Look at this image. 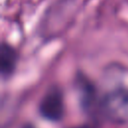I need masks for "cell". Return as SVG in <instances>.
Instances as JSON below:
<instances>
[{
  "mask_svg": "<svg viewBox=\"0 0 128 128\" xmlns=\"http://www.w3.org/2000/svg\"><path fill=\"white\" fill-rule=\"evenodd\" d=\"M29 128H31V127H29Z\"/></svg>",
  "mask_w": 128,
  "mask_h": 128,
  "instance_id": "277c9868",
  "label": "cell"
},
{
  "mask_svg": "<svg viewBox=\"0 0 128 128\" xmlns=\"http://www.w3.org/2000/svg\"><path fill=\"white\" fill-rule=\"evenodd\" d=\"M40 113L46 119L58 121L64 114V101L61 91L57 87L51 88L44 95L40 103Z\"/></svg>",
  "mask_w": 128,
  "mask_h": 128,
  "instance_id": "7a4b0ae2",
  "label": "cell"
},
{
  "mask_svg": "<svg viewBox=\"0 0 128 128\" xmlns=\"http://www.w3.org/2000/svg\"><path fill=\"white\" fill-rule=\"evenodd\" d=\"M17 61V54L15 50L8 44H2L0 49V64L1 72L4 76L10 75L15 68Z\"/></svg>",
  "mask_w": 128,
  "mask_h": 128,
  "instance_id": "3957f363",
  "label": "cell"
},
{
  "mask_svg": "<svg viewBox=\"0 0 128 128\" xmlns=\"http://www.w3.org/2000/svg\"><path fill=\"white\" fill-rule=\"evenodd\" d=\"M105 115L113 122H128V90L117 89L110 92L103 101Z\"/></svg>",
  "mask_w": 128,
  "mask_h": 128,
  "instance_id": "6da1fadb",
  "label": "cell"
}]
</instances>
